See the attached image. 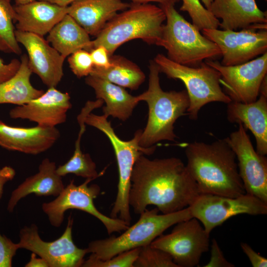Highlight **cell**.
Returning <instances> with one entry per match:
<instances>
[{
	"instance_id": "1",
	"label": "cell",
	"mask_w": 267,
	"mask_h": 267,
	"mask_svg": "<svg viewBox=\"0 0 267 267\" xmlns=\"http://www.w3.org/2000/svg\"><path fill=\"white\" fill-rule=\"evenodd\" d=\"M129 204L136 214L149 205L162 214L190 206L200 194L186 165L179 158L150 160L140 155L132 172Z\"/></svg>"
},
{
	"instance_id": "2",
	"label": "cell",
	"mask_w": 267,
	"mask_h": 267,
	"mask_svg": "<svg viewBox=\"0 0 267 267\" xmlns=\"http://www.w3.org/2000/svg\"><path fill=\"white\" fill-rule=\"evenodd\" d=\"M185 153L186 167L200 194L236 197L246 193L235 154L224 138L190 143Z\"/></svg>"
},
{
	"instance_id": "3",
	"label": "cell",
	"mask_w": 267,
	"mask_h": 267,
	"mask_svg": "<svg viewBox=\"0 0 267 267\" xmlns=\"http://www.w3.org/2000/svg\"><path fill=\"white\" fill-rule=\"evenodd\" d=\"M148 88L137 96L139 101L148 104L146 126L142 131L139 145L149 147L162 140L175 141L174 124L180 117L187 114L189 99L186 90L165 91L161 88L160 70L154 62L149 66Z\"/></svg>"
},
{
	"instance_id": "4",
	"label": "cell",
	"mask_w": 267,
	"mask_h": 267,
	"mask_svg": "<svg viewBox=\"0 0 267 267\" xmlns=\"http://www.w3.org/2000/svg\"><path fill=\"white\" fill-rule=\"evenodd\" d=\"M165 13L160 6L132 3L109 20L92 41V49L104 46L110 56L125 43L136 39L158 45L162 37Z\"/></svg>"
},
{
	"instance_id": "5",
	"label": "cell",
	"mask_w": 267,
	"mask_h": 267,
	"mask_svg": "<svg viewBox=\"0 0 267 267\" xmlns=\"http://www.w3.org/2000/svg\"><path fill=\"white\" fill-rule=\"evenodd\" d=\"M174 2L160 4L166 17L158 46L167 51L171 60L191 67H198L204 60L221 56L218 46L186 20L175 8Z\"/></svg>"
},
{
	"instance_id": "6",
	"label": "cell",
	"mask_w": 267,
	"mask_h": 267,
	"mask_svg": "<svg viewBox=\"0 0 267 267\" xmlns=\"http://www.w3.org/2000/svg\"><path fill=\"white\" fill-rule=\"evenodd\" d=\"M156 208L147 209L140 214L138 220L121 235L90 242L86 248L101 260L121 253L149 245L168 228L192 217L189 207L169 214H159Z\"/></svg>"
},
{
	"instance_id": "7",
	"label": "cell",
	"mask_w": 267,
	"mask_h": 267,
	"mask_svg": "<svg viewBox=\"0 0 267 267\" xmlns=\"http://www.w3.org/2000/svg\"><path fill=\"white\" fill-rule=\"evenodd\" d=\"M107 118L104 115H97L90 112L87 115L84 120L86 124L103 132L112 145L117 162L119 180L117 195L110 212V217L119 218L130 225L132 217L129 204V194L133 169L140 155L153 154L156 146L145 148L139 145L141 130H137L130 140H122L115 133Z\"/></svg>"
},
{
	"instance_id": "8",
	"label": "cell",
	"mask_w": 267,
	"mask_h": 267,
	"mask_svg": "<svg viewBox=\"0 0 267 267\" xmlns=\"http://www.w3.org/2000/svg\"><path fill=\"white\" fill-rule=\"evenodd\" d=\"M154 61L160 72L169 78L180 80L184 84L189 99L187 110L189 119H197L201 108L209 103L227 104L231 101L222 89L220 73L205 62L198 67L188 66L176 63L160 53Z\"/></svg>"
},
{
	"instance_id": "9",
	"label": "cell",
	"mask_w": 267,
	"mask_h": 267,
	"mask_svg": "<svg viewBox=\"0 0 267 267\" xmlns=\"http://www.w3.org/2000/svg\"><path fill=\"white\" fill-rule=\"evenodd\" d=\"M93 180L87 178L81 184L77 185L72 179L53 200L44 203L43 212L54 227L62 224L65 212L77 209L85 212L98 219L104 225L109 234L127 229L130 225L119 218H112L104 215L96 208L94 199L100 193V188L96 184L89 185Z\"/></svg>"
},
{
	"instance_id": "10",
	"label": "cell",
	"mask_w": 267,
	"mask_h": 267,
	"mask_svg": "<svg viewBox=\"0 0 267 267\" xmlns=\"http://www.w3.org/2000/svg\"><path fill=\"white\" fill-rule=\"evenodd\" d=\"M189 208L192 217L197 219L210 234L233 216L267 214V203L247 193L236 197L200 194Z\"/></svg>"
},
{
	"instance_id": "11",
	"label": "cell",
	"mask_w": 267,
	"mask_h": 267,
	"mask_svg": "<svg viewBox=\"0 0 267 267\" xmlns=\"http://www.w3.org/2000/svg\"><path fill=\"white\" fill-rule=\"evenodd\" d=\"M175 225L170 233L161 234L151 246L168 253L178 267L198 266L202 255L209 249L210 234L194 218Z\"/></svg>"
},
{
	"instance_id": "12",
	"label": "cell",
	"mask_w": 267,
	"mask_h": 267,
	"mask_svg": "<svg viewBox=\"0 0 267 267\" xmlns=\"http://www.w3.org/2000/svg\"><path fill=\"white\" fill-rule=\"evenodd\" d=\"M73 222V218L69 217L63 234L52 241L43 240L35 224L25 226L19 232L20 240L18 243L19 248L35 253L44 259L49 267H82L84 257L88 253L86 248H80L74 243Z\"/></svg>"
},
{
	"instance_id": "13",
	"label": "cell",
	"mask_w": 267,
	"mask_h": 267,
	"mask_svg": "<svg viewBox=\"0 0 267 267\" xmlns=\"http://www.w3.org/2000/svg\"><path fill=\"white\" fill-rule=\"evenodd\" d=\"M205 62L220 73V84L231 101L248 103L257 99L261 83L267 76V52L234 66H224L212 60Z\"/></svg>"
},
{
	"instance_id": "14",
	"label": "cell",
	"mask_w": 267,
	"mask_h": 267,
	"mask_svg": "<svg viewBox=\"0 0 267 267\" xmlns=\"http://www.w3.org/2000/svg\"><path fill=\"white\" fill-rule=\"evenodd\" d=\"M202 31L220 49L221 64L224 66L242 64L267 52V29L252 27L238 31L205 29Z\"/></svg>"
},
{
	"instance_id": "15",
	"label": "cell",
	"mask_w": 267,
	"mask_h": 267,
	"mask_svg": "<svg viewBox=\"0 0 267 267\" xmlns=\"http://www.w3.org/2000/svg\"><path fill=\"white\" fill-rule=\"evenodd\" d=\"M238 129L224 139L234 151L246 193L267 203V158L254 149L246 129Z\"/></svg>"
},
{
	"instance_id": "16",
	"label": "cell",
	"mask_w": 267,
	"mask_h": 267,
	"mask_svg": "<svg viewBox=\"0 0 267 267\" xmlns=\"http://www.w3.org/2000/svg\"><path fill=\"white\" fill-rule=\"evenodd\" d=\"M15 35L27 52L28 66L32 73L48 88H56L63 76L65 58L44 37L16 29Z\"/></svg>"
},
{
	"instance_id": "17",
	"label": "cell",
	"mask_w": 267,
	"mask_h": 267,
	"mask_svg": "<svg viewBox=\"0 0 267 267\" xmlns=\"http://www.w3.org/2000/svg\"><path fill=\"white\" fill-rule=\"evenodd\" d=\"M70 98L68 93L55 87L48 88L40 97L11 109L9 116L28 120L40 126L56 127L66 122L67 112L72 107Z\"/></svg>"
},
{
	"instance_id": "18",
	"label": "cell",
	"mask_w": 267,
	"mask_h": 267,
	"mask_svg": "<svg viewBox=\"0 0 267 267\" xmlns=\"http://www.w3.org/2000/svg\"><path fill=\"white\" fill-rule=\"evenodd\" d=\"M60 136L56 127H13L0 120V146L7 150L37 155L50 148Z\"/></svg>"
},
{
	"instance_id": "19",
	"label": "cell",
	"mask_w": 267,
	"mask_h": 267,
	"mask_svg": "<svg viewBox=\"0 0 267 267\" xmlns=\"http://www.w3.org/2000/svg\"><path fill=\"white\" fill-rule=\"evenodd\" d=\"M209 10L216 18L222 19V30L267 29V11L261 10L255 0H213Z\"/></svg>"
},
{
	"instance_id": "20",
	"label": "cell",
	"mask_w": 267,
	"mask_h": 267,
	"mask_svg": "<svg viewBox=\"0 0 267 267\" xmlns=\"http://www.w3.org/2000/svg\"><path fill=\"white\" fill-rule=\"evenodd\" d=\"M16 30L42 37L68 13V6L62 7L39 0L20 5H14Z\"/></svg>"
},
{
	"instance_id": "21",
	"label": "cell",
	"mask_w": 267,
	"mask_h": 267,
	"mask_svg": "<svg viewBox=\"0 0 267 267\" xmlns=\"http://www.w3.org/2000/svg\"><path fill=\"white\" fill-rule=\"evenodd\" d=\"M130 6L121 0H76L68 6L67 14L89 35L96 37L118 11Z\"/></svg>"
},
{
	"instance_id": "22",
	"label": "cell",
	"mask_w": 267,
	"mask_h": 267,
	"mask_svg": "<svg viewBox=\"0 0 267 267\" xmlns=\"http://www.w3.org/2000/svg\"><path fill=\"white\" fill-rule=\"evenodd\" d=\"M252 102L244 103L231 101L227 103V118L232 123L241 124L254 134L256 150L267 154V96L259 94Z\"/></svg>"
},
{
	"instance_id": "23",
	"label": "cell",
	"mask_w": 267,
	"mask_h": 267,
	"mask_svg": "<svg viewBox=\"0 0 267 267\" xmlns=\"http://www.w3.org/2000/svg\"><path fill=\"white\" fill-rule=\"evenodd\" d=\"M56 168L54 162L48 158L44 159L39 166L38 172L26 178L13 190L8 202L7 211L12 212L21 199L31 194L57 196L65 186Z\"/></svg>"
},
{
	"instance_id": "24",
	"label": "cell",
	"mask_w": 267,
	"mask_h": 267,
	"mask_svg": "<svg viewBox=\"0 0 267 267\" xmlns=\"http://www.w3.org/2000/svg\"><path fill=\"white\" fill-rule=\"evenodd\" d=\"M85 82L94 89L96 98L105 102L102 109L107 118L111 116L125 121L139 102L137 96L131 95L124 88L94 75L87 76Z\"/></svg>"
},
{
	"instance_id": "25",
	"label": "cell",
	"mask_w": 267,
	"mask_h": 267,
	"mask_svg": "<svg viewBox=\"0 0 267 267\" xmlns=\"http://www.w3.org/2000/svg\"><path fill=\"white\" fill-rule=\"evenodd\" d=\"M48 34L47 41L65 58L80 49L91 50L89 35L68 14Z\"/></svg>"
},
{
	"instance_id": "26",
	"label": "cell",
	"mask_w": 267,
	"mask_h": 267,
	"mask_svg": "<svg viewBox=\"0 0 267 267\" xmlns=\"http://www.w3.org/2000/svg\"><path fill=\"white\" fill-rule=\"evenodd\" d=\"M20 67L16 74L0 84V104L9 103L21 106L42 95L44 91L34 88L31 83L32 72L26 54L21 57Z\"/></svg>"
},
{
	"instance_id": "27",
	"label": "cell",
	"mask_w": 267,
	"mask_h": 267,
	"mask_svg": "<svg viewBox=\"0 0 267 267\" xmlns=\"http://www.w3.org/2000/svg\"><path fill=\"white\" fill-rule=\"evenodd\" d=\"M110 65L106 68L93 66L90 74L131 90H136L144 82L145 75L134 62L120 55L110 56Z\"/></svg>"
},
{
	"instance_id": "28",
	"label": "cell",
	"mask_w": 267,
	"mask_h": 267,
	"mask_svg": "<svg viewBox=\"0 0 267 267\" xmlns=\"http://www.w3.org/2000/svg\"><path fill=\"white\" fill-rule=\"evenodd\" d=\"M80 127V130L75 142V150L72 156L66 163L57 167L56 172L62 177L69 174H73L86 179L91 178L94 180L101 176L104 170L98 173L96 170V165L90 155L84 153L82 151L80 143L82 136L86 130V126L81 125Z\"/></svg>"
},
{
	"instance_id": "29",
	"label": "cell",
	"mask_w": 267,
	"mask_h": 267,
	"mask_svg": "<svg viewBox=\"0 0 267 267\" xmlns=\"http://www.w3.org/2000/svg\"><path fill=\"white\" fill-rule=\"evenodd\" d=\"M15 11L10 0H0V51L19 55L21 49L15 35Z\"/></svg>"
},
{
	"instance_id": "30",
	"label": "cell",
	"mask_w": 267,
	"mask_h": 267,
	"mask_svg": "<svg viewBox=\"0 0 267 267\" xmlns=\"http://www.w3.org/2000/svg\"><path fill=\"white\" fill-rule=\"evenodd\" d=\"M180 10L186 11L191 18L192 24L199 31L205 29H218L220 22L204 7L200 0H182Z\"/></svg>"
},
{
	"instance_id": "31",
	"label": "cell",
	"mask_w": 267,
	"mask_h": 267,
	"mask_svg": "<svg viewBox=\"0 0 267 267\" xmlns=\"http://www.w3.org/2000/svg\"><path fill=\"white\" fill-rule=\"evenodd\" d=\"M134 267H178L166 252L151 246L140 247Z\"/></svg>"
},
{
	"instance_id": "32",
	"label": "cell",
	"mask_w": 267,
	"mask_h": 267,
	"mask_svg": "<svg viewBox=\"0 0 267 267\" xmlns=\"http://www.w3.org/2000/svg\"><path fill=\"white\" fill-rule=\"evenodd\" d=\"M140 248H134L121 253L110 259L101 260L91 254L88 259L84 261L83 267H134Z\"/></svg>"
},
{
	"instance_id": "33",
	"label": "cell",
	"mask_w": 267,
	"mask_h": 267,
	"mask_svg": "<svg viewBox=\"0 0 267 267\" xmlns=\"http://www.w3.org/2000/svg\"><path fill=\"white\" fill-rule=\"evenodd\" d=\"M68 62L71 71L78 78L89 76L94 66L89 51L83 49L70 55Z\"/></svg>"
},
{
	"instance_id": "34",
	"label": "cell",
	"mask_w": 267,
	"mask_h": 267,
	"mask_svg": "<svg viewBox=\"0 0 267 267\" xmlns=\"http://www.w3.org/2000/svg\"><path fill=\"white\" fill-rule=\"evenodd\" d=\"M19 249L18 243L0 233V267H11L12 259Z\"/></svg>"
},
{
	"instance_id": "35",
	"label": "cell",
	"mask_w": 267,
	"mask_h": 267,
	"mask_svg": "<svg viewBox=\"0 0 267 267\" xmlns=\"http://www.w3.org/2000/svg\"><path fill=\"white\" fill-rule=\"evenodd\" d=\"M204 267H233L234 265L228 262L224 255L217 241L213 239L211 245V257Z\"/></svg>"
},
{
	"instance_id": "36",
	"label": "cell",
	"mask_w": 267,
	"mask_h": 267,
	"mask_svg": "<svg viewBox=\"0 0 267 267\" xmlns=\"http://www.w3.org/2000/svg\"><path fill=\"white\" fill-rule=\"evenodd\" d=\"M89 52L94 66L106 68L110 65V55L104 46H98Z\"/></svg>"
},
{
	"instance_id": "37",
	"label": "cell",
	"mask_w": 267,
	"mask_h": 267,
	"mask_svg": "<svg viewBox=\"0 0 267 267\" xmlns=\"http://www.w3.org/2000/svg\"><path fill=\"white\" fill-rule=\"evenodd\" d=\"M21 61L17 59H12L8 64H4L0 58V84L12 77L18 70Z\"/></svg>"
},
{
	"instance_id": "38",
	"label": "cell",
	"mask_w": 267,
	"mask_h": 267,
	"mask_svg": "<svg viewBox=\"0 0 267 267\" xmlns=\"http://www.w3.org/2000/svg\"><path fill=\"white\" fill-rule=\"evenodd\" d=\"M240 246L243 252L249 260L252 267H267V259L255 251L250 245L246 243L242 242Z\"/></svg>"
},
{
	"instance_id": "39",
	"label": "cell",
	"mask_w": 267,
	"mask_h": 267,
	"mask_svg": "<svg viewBox=\"0 0 267 267\" xmlns=\"http://www.w3.org/2000/svg\"><path fill=\"white\" fill-rule=\"evenodd\" d=\"M15 170L10 166L0 168V199H1L5 184L13 179L15 176Z\"/></svg>"
},
{
	"instance_id": "40",
	"label": "cell",
	"mask_w": 267,
	"mask_h": 267,
	"mask_svg": "<svg viewBox=\"0 0 267 267\" xmlns=\"http://www.w3.org/2000/svg\"><path fill=\"white\" fill-rule=\"evenodd\" d=\"M26 267H49L47 262L43 258L37 257V255L32 253L29 261L25 265Z\"/></svg>"
},
{
	"instance_id": "41",
	"label": "cell",
	"mask_w": 267,
	"mask_h": 267,
	"mask_svg": "<svg viewBox=\"0 0 267 267\" xmlns=\"http://www.w3.org/2000/svg\"><path fill=\"white\" fill-rule=\"evenodd\" d=\"M62 7H67L76 0H43Z\"/></svg>"
},
{
	"instance_id": "42",
	"label": "cell",
	"mask_w": 267,
	"mask_h": 267,
	"mask_svg": "<svg viewBox=\"0 0 267 267\" xmlns=\"http://www.w3.org/2000/svg\"><path fill=\"white\" fill-rule=\"evenodd\" d=\"M134 3H147L148 2L150 1H155L158 2L160 3V4L166 3L170 2H176L178 0H131Z\"/></svg>"
},
{
	"instance_id": "43",
	"label": "cell",
	"mask_w": 267,
	"mask_h": 267,
	"mask_svg": "<svg viewBox=\"0 0 267 267\" xmlns=\"http://www.w3.org/2000/svg\"><path fill=\"white\" fill-rule=\"evenodd\" d=\"M259 94H263L266 96H267V76L264 78L260 88L259 91Z\"/></svg>"
},
{
	"instance_id": "44",
	"label": "cell",
	"mask_w": 267,
	"mask_h": 267,
	"mask_svg": "<svg viewBox=\"0 0 267 267\" xmlns=\"http://www.w3.org/2000/svg\"><path fill=\"white\" fill-rule=\"evenodd\" d=\"M205 7L209 10L213 0H201Z\"/></svg>"
},
{
	"instance_id": "45",
	"label": "cell",
	"mask_w": 267,
	"mask_h": 267,
	"mask_svg": "<svg viewBox=\"0 0 267 267\" xmlns=\"http://www.w3.org/2000/svg\"><path fill=\"white\" fill-rule=\"evenodd\" d=\"M35 0H15V5H20L25 4Z\"/></svg>"
},
{
	"instance_id": "46",
	"label": "cell",
	"mask_w": 267,
	"mask_h": 267,
	"mask_svg": "<svg viewBox=\"0 0 267 267\" xmlns=\"http://www.w3.org/2000/svg\"></svg>"
}]
</instances>
